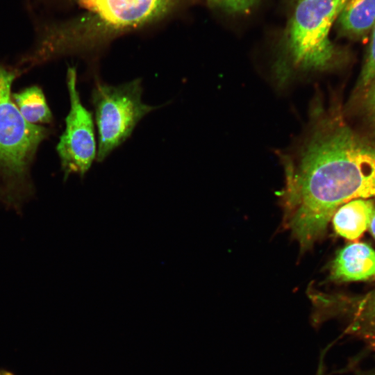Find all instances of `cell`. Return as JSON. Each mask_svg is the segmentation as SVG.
Masks as SVG:
<instances>
[{
  "instance_id": "obj_8",
  "label": "cell",
  "mask_w": 375,
  "mask_h": 375,
  "mask_svg": "<svg viewBox=\"0 0 375 375\" xmlns=\"http://www.w3.org/2000/svg\"><path fill=\"white\" fill-rule=\"evenodd\" d=\"M332 276L338 281H361L375 276V251L364 243H353L338 253Z\"/></svg>"
},
{
  "instance_id": "obj_11",
  "label": "cell",
  "mask_w": 375,
  "mask_h": 375,
  "mask_svg": "<svg viewBox=\"0 0 375 375\" xmlns=\"http://www.w3.org/2000/svg\"><path fill=\"white\" fill-rule=\"evenodd\" d=\"M13 99L21 115L28 122L37 124L51 122V112L39 87L34 85L27 88L14 94Z\"/></svg>"
},
{
  "instance_id": "obj_14",
  "label": "cell",
  "mask_w": 375,
  "mask_h": 375,
  "mask_svg": "<svg viewBox=\"0 0 375 375\" xmlns=\"http://www.w3.org/2000/svg\"><path fill=\"white\" fill-rule=\"evenodd\" d=\"M368 87L365 95V108L370 119L375 126V80Z\"/></svg>"
},
{
  "instance_id": "obj_16",
  "label": "cell",
  "mask_w": 375,
  "mask_h": 375,
  "mask_svg": "<svg viewBox=\"0 0 375 375\" xmlns=\"http://www.w3.org/2000/svg\"><path fill=\"white\" fill-rule=\"evenodd\" d=\"M369 231H370L372 236L375 239V206H374V210H373V213H372V218H371L370 224H369Z\"/></svg>"
},
{
  "instance_id": "obj_12",
  "label": "cell",
  "mask_w": 375,
  "mask_h": 375,
  "mask_svg": "<svg viewBox=\"0 0 375 375\" xmlns=\"http://www.w3.org/2000/svg\"><path fill=\"white\" fill-rule=\"evenodd\" d=\"M212 8L232 15L249 13L259 0H205Z\"/></svg>"
},
{
  "instance_id": "obj_2",
  "label": "cell",
  "mask_w": 375,
  "mask_h": 375,
  "mask_svg": "<svg viewBox=\"0 0 375 375\" xmlns=\"http://www.w3.org/2000/svg\"><path fill=\"white\" fill-rule=\"evenodd\" d=\"M185 0H33L38 8L71 5L80 12L63 20L44 19L37 27L39 48L48 59L99 50L124 33L153 24Z\"/></svg>"
},
{
  "instance_id": "obj_10",
  "label": "cell",
  "mask_w": 375,
  "mask_h": 375,
  "mask_svg": "<svg viewBox=\"0 0 375 375\" xmlns=\"http://www.w3.org/2000/svg\"><path fill=\"white\" fill-rule=\"evenodd\" d=\"M337 19L344 33L365 35L375 24V0H347Z\"/></svg>"
},
{
  "instance_id": "obj_18",
  "label": "cell",
  "mask_w": 375,
  "mask_h": 375,
  "mask_svg": "<svg viewBox=\"0 0 375 375\" xmlns=\"http://www.w3.org/2000/svg\"><path fill=\"white\" fill-rule=\"evenodd\" d=\"M371 347L375 349V340L368 341L367 342Z\"/></svg>"
},
{
  "instance_id": "obj_1",
  "label": "cell",
  "mask_w": 375,
  "mask_h": 375,
  "mask_svg": "<svg viewBox=\"0 0 375 375\" xmlns=\"http://www.w3.org/2000/svg\"><path fill=\"white\" fill-rule=\"evenodd\" d=\"M310 116L293 147L279 153L285 225L304 249L322 235L340 206L375 198V144L317 106Z\"/></svg>"
},
{
  "instance_id": "obj_15",
  "label": "cell",
  "mask_w": 375,
  "mask_h": 375,
  "mask_svg": "<svg viewBox=\"0 0 375 375\" xmlns=\"http://www.w3.org/2000/svg\"><path fill=\"white\" fill-rule=\"evenodd\" d=\"M324 353H325V351H323L320 353L319 365H318L317 369L315 375H326V367H325L324 361Z\"/></svg>"
},
{
  "instance_id": "obj_9",
  "label": "cell",
  "mask_w": 375,
  "mask_h": 375,
  "mask_svg": "<svg viewBox=\"0 0 375 375\" xmlns=\"http://www.w3.org/2000/svg\"><path fill=\"white\" fill-rule=\"evenodd\" d=\"M374 205L371 200L355 199L338 208L333 216L338 234L356 240L369 228Z\"/></svg>"
},
{
  "instance_id": "obj_7",
  "label": "cell",
  "mask_w": 375,
  "mask_h": 375,
  "mask_svg": "<svg viewBox=\"0 0 375 375\" xmlns=\"http://www.w3.org/2000/svg\"><path fill=\"white\" fill-rule=\"evenodd\" d=\"M319 312L323 322L331 317L344 319L345 333L375 340V288L360 297H322Z\"/></svg>"
},
{
  "instance_id": "obj_17",
  "label": "cell",
  "mask_w": 375,
  "mask_h": 375,
  "mask_svg": "<svg viewBox=\"0 0 375 375\" xmlns=\"http://www.w3.org/2000/svg\"><path fill=\"white\" fill-rule=\"evenodd\" d=\"M0 375H13V374L5 369H0Z\"/></svg>"
},
{
  "instance_id": "obj_13",
  "label": "cell",
  "mask_w": 375,
  "mask_h": 375,
  "mask_svg": "<svg viewBox=\"0 0 375 375\" xmlns=\"http://www.w3.org/2000/svg\"><path fill=\"white\" fill-rule=\"evenodd\" d=\"M375 80V24L372 28V36L367 57L362 67L360 84L368 87Z\"/></svg>"
},
{
  "instance_id": "obj_5",
  "label": "cell",
  "mask_w": 375,
  "mask_h": 375,
  "mask_svg": "<svg viewBox=\"0 0 375 375\" xmlns=\"http://www.w3.org/2000/svg\"><path fill=\"white\" fill-rule=\"evenodd\" d=\"M142 94L139 78L118 85L96 82L91 99L98 131V162L124 142L141 119L156 108L144 103Z\"/></svg>"
},
{
  "instance_id": "obj_6",
  "label": "cell",
  "mask_w": 375,
  "mask_h": 375,
  "mask_svg": "<svg viewBox=\"0 0 375 375\" xmlns=\"http://www.w3.org/2000/svg\"><path fill=\"white\" fill-rule=\"evenodd\" d=\"M76 80V68L69 67L67 83L70 110L65 118V131L56 147L65 179L72 174L83 176L97 153L92 115L81 103Z\"/></svg>"
},
{
  "instance_id": "obj_3",
  "label": "cell",
  "mask_w": 375,
  "mask_h": 375,
  "mask_svg": "<svg viewBox=\"0 0 375 375\" xmlns=\"http://www.w3.org/2000/svg\"><path fill=\"white\" fill-rule=\"evenodd\" d=\"M347 1L297 0L273 67L278 83L333 64L336 52L329 32Z\"/></svg>"
},
{
  "instance_id": "obj_4",
  "label": "cell",
  "mask_w": 375,
  "mask_h": 375,
  "mask_svg": "<svg viewBox=\"0 0 375 375\" xmlns=\"http://www.w3.org/2000/svg\"><path fill=\"white\" fill-rule=\"evenodd\" d=\"M16 70L0 65V203L20 211L35 191L30 165L48 130L28 122L10 96Z\"/></svg>"
}]
</instances>
